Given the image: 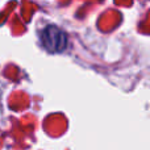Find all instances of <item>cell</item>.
<instances>
[{
	"mask_svg": "<svg viewBox=\"0 0 150 150\" xmlns=\"http://www.w3.org/2000/svg\"><path fill=\"white\" fill-rule=\"evenodd\" d=\"M41 40L50 53H62L67 46V36L55 25H47L42 30Z\"/></svg>",
	"mask_w": 150,
	"mask_h": 150,
	"instance_id": "6da1fadb",
	"label": "cell"
}]
</instances>
